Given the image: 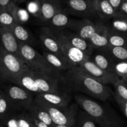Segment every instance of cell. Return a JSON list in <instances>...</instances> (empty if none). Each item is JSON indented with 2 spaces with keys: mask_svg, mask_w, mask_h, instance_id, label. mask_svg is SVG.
Here are the masks:
<instances>
[{
  "mask_svg": "<svg viewBox=\"0 0 127 127\" xmlns=\"http://www.w3.org/2000/svg\"><path fill=\"white\" fill-rule=\"evenodd\" d=\"M2 90L15 111H27L33 104L35 97L27 89L16 84L7 86Z\"/></svg>",
  "mask_w": 127,
  "mask_h": 127,
  "instance_id": "cell-7",
  "label": "cell"
},
{
  "mask_svg": "<svg viewBox=\"0 0 127 127\" xmlns=\"http://www.w3.org/2000/svg\"><path fill=\"white\" fill-rule=\"evenodd\" d=\"M114 94L124 100H127V85L122 79H119L114 84Z\"/></svg>",
  "mask_w": 127,
  "mask_h": 127,
  "instance_id": "cell-32",
  "label": "cell"
},
{
  "mask_svg": "<svg viewBox=\"0 0 127 127\" xmlns=\"http://www.w3.org/2000/svg\"><path fill=\"white\" fill-rule=\"evenodd\" d=\"M1 93H2V89H1V88H0V96H1Z\"/></svg>",
  "mask_w": 127,
  "mask_h": 127,
  "instance_id": "cell-43",
  "label": "cell"
},
{
  "mask_svg": "<svg viewBox=\"0 0 127 127\" xmlns=\"http://www.w3.org/2000/svg\"><path fill=\"white\" fill-rule=\"evenodd\" d=\"M31 118H32V121H33V124H34L35 127H49L48 125H46L45 124H44V123L42 122L37 120V119L31 116Z\"/></svg>",
  "mask_w": 127,
  "mask_h": 127,
  "instance_id": "cell-39",
  "label": "cell"
},
{
  "mask_svg": "<svg viewBox=\"0 0 127 127\" xmlns=\"http://www.w3.org/2000/svg\"><path fill=\"white\" fill-rule=\"evenodd\" d=\"M27 112L31 116L43 122L49 127H53L55 125L48 113L35 101Z\"/></svg>",
  "mask_w": 127,
  "mask_h": 127,
  "instance_id": "cell-24",
  "label": "cell"
},
{
  "mask_svg": "<svg viewBox=\"0 0 127 127\" xmlns=\"http://www.w3.org/2000/svg\"><path fill=\"white\" fill-rule=\"evenodd\" d=\"M89 59L105 71L115 74L114 66L116 63L106 53L98 51L96 53H93L91 55Z\"/></svg>",
  "mask_w": 127,
  "mask_h": 127,
  "instance_id": "cell-21",
  "label": "cell"
},
{
  "mask_svg": "<svg viewBox=\"0 0 127 127\" xmlns=\"http://www.w3.org/2000/svg\"><path fill=\"white\" fill-rule=\"evenodd\" d=\"M117 15L127 17V0H123L120 9Z\"/></svg>",
  "mask_w": 127,
  "mask_h": 127,
  "instance_id": "cell-36",
  "label": "cell"
},
{
  "mask_svg": "<svg viewBox=\"0 0 127 127\" xmlns=\"http://www.w3.org/2000/svg\"><path fill=\"white\" fill-rule=\"evenodd\" d=\"M114 71L115 74L127 85V62L115 63Z\"/></svg>",
  "mask_w": 127,
  "mask_h": 127,
  "instance_id": "cell-34",
  "label": "cell"
},
{
  "mask_svg": "<svg viewBox=\"0 0 127 127\" xmlns=\"http://www.w3.org/2000/svg\"><path fill=\"white\" fill-rule=\"evenodd\" d=\"M27 1H28V0H17V4L22 3V2H24Z\"/></svg>",
  "mask_w": 127,
  "mask_h": 127,
  "instance_id": "cell-41",
  "label": "cell"
},
{
  "mask_svg": "<svg viewBox=\"0 0 127 127\" xmlns=\"http://www.w3.org/2000/svg\"><path fill=\"white\" fill-rule=\"evenodd\" d=\"M53 127H68V126H66V125H56V124H55L54 125H53Z\"/></svg>",
  "mask_w": 127,
  "mask_h": 127,
  "instance_id": "cell-40",
  "label": "cell"
},
{
  "mask_svg": "<svg viewBox=\"0 0 127 127\" xmlns=\"http://www.w3.org/2000/svg\"><path fill=\"white\" fill-rule=\"evenodd\" d=\"M3 122L5 127H35L32 118L27 111L12 113Z\"/></svg>",
  "mask_w": 127,
  "mask_h": 127,
  "instance_id": "cell-18",
  "label": "cell"
},
{
  "mask_svg": "<svg viewBox=\"0 0 127 127\" xmlns=\"http://www.w3.org/2000/svg\"><path fill=\"white\" fill-rule=\"evenodd\" d=\"M113 97L115 99V101L117 103L118 105L119 106V107L120 108V110H122V112H123V114H124L126 118L127 119V100H124V99H121V98L119 97V96H117V95L114 94L113 95Z\"/></svg>",
  "mask_w": 127,
  "mask_h": 127,
  "instance_id": "cell-35",
  "label": "cell"
},
{
  "mask_svg": "<svg viewBox=\"0 0 127 127\" xmlns=\"http://www.w3.org/2000/svg\"><path fill=\"white\" fill-rule=\"evenodd\" d=\"M40 3V16L39 21L47 24L57 12L64 9L63 0H39Z\"/></svg>",
  "mask_w": 127,
  "mask_h": 127,
  "instance_id": "cell-14",
  "label": "cell"
},
{
  "mask_svg": "<svg viewBox=\"0 0 127 127\" xmlns=\"http://www.w3.org/2000/svg\"><path fill=\"white\" fill-rule=\"evenodd\" d=\"M60 31H61L64 38L73 47L83 51L89 57H91V55L94 53V48L92 47L88 40L82 38L76 33L68 29Z\"/></svg>",
  "mask_w": 127,
  "mask_h": 127,
  "instance_id": "cell-15",
  "label": "cell"
},
{
  "mask_svg": "<svg viewBox=\"0 0 127 127\" xmlns=\"http://www.w3.org/2000/svg\"><path fill=\"white\" fill-rule=\"evenodd\" d=\"M76 103L100 127H125L122 119L106 103H100L86 95L75 94Z\"/></svg>",
  "mask_w": 127,
  "mask_h": 127,
  "instance_id": "cell-2",
  "label": "cell"
},
{
  "mask_svg": "<svg viewBox=\"0 0 127 127\" xmlns=\"http://www.w3.org/2000/svg\"><path fill=\"white\" fill-rule=\"evenodd\" d=\"M38 38L45 50L65 58L61 50L59 43L51 29L46 26L41 27L38 32Z\"/></svg>",
  "mask_w": 127,
  "mask_h": 127,
  "instance_id": "cell-13",
  "label": "cell"
},
{
  "mask_svg": "<svg viewBox=\"0 0 127 127\" xmlns=\"http://www.w3.org/2000/svg\"><path fill=\"white\" fill-rule=\"evenodd\" d=\"M100 52L110 56L115 63L127 62V47L109 46L107 48Z\"/></svg>",
  "mask_w": 127,
  "mask_h": 127,
  "instance_id": "cell-26",
  "label": "cell"
},
{
  "mask_svg": "<svg viewBox=\"0 0 127 127\" xmlns=\"http://www.w3.org/2000/svg\"><path fill=\"white\" fill-rule=\"evenodd\" d=\"M10 29L20 43L29 45L31 46L35 43V38L31 31L21 24H15Z\"/></svg>",
  "mask_w": 127,
  "mask_h": 127,
  "instance_id": "cell-23",
  "label": "cell"
},
{
  "mask_svg": "<svg viewBox=\"0 0 127 127\" xmlns=\"http://www.w3.org/2000/svg\"><path fill=\"white\" fill-rule=\"evenodd\" d=\"M52 31L59 43L62 53L73 66H79L83 62L90 58L83 51L71 45L64 38L60 30L52 29Z\"/></svg>",
  "mask_w": 127,
  "mask_h": 127,
  "instance_id": "cell-9",
  "label": "cell"
},
{
  "mask_svg": "<svg viewBox=\"0 0 127 127\" xmlns=\"http://www.w3.org/2000/svg\"><path fill=\"white\" fill-rule=\"evenodd\" d=\"M94 120L84 110L78 111L76 117V124L78 127H97Z\"/></svg>",
  "mask_w": 127,
  "mask_h": 127,
  "instance_id": "cell-30",
  "label": "cell"
},
{
  "mask_svg": "<svg viewBox=\"0 0 127 127\" xmlns=\"http://www.w3.org/2000/svg\"><path fill=\"white\" fill-rule=\"evenodd\" d=\"M37 95L49 104L58 107H67L70 105L71 97L69 91L65 89L60 92H52Z\"/></svg>",
  "mask_w": 127,
  "mask_h": 127,
  "instance_id": "cell-16",
  "label": "cell"
},
{
  "mask_svg": "<svg viewBox=\"0 0 127 127\" xmlns=\"http://www.w3.org/2000/svg\"><path fill=\"white\" fill-rule=\"evenodd\" d=\"M42 55L51 66L60 74L74 67L66 59L47 50L43 51Z\"/></svg>",
  "mask_w": 127,
  "mask_h": 127,
  "instance_id": "cell-19",
  "label": "cell"
},
{
  "mask_svg": "<svg viewBox=\"0 0 127 127\" xmlns=\"http://www.w3.org/2000/svg\"><path fill=\"white\" fill-rule=\"evenodd\" d=\"M12 2H16V3L17 4V0H12Z\"/></svg>",
  "mask_w": 127,
  "mask_h": 127,
  "instance_id": "cell-42",
  "label": "cell"
},
{
  "mask_svg": "<svg viewBox=\"0 0 127 127\" xmlns=\"http://www.w3.org/2000/svg\"><path fill=\"white\" fill-rule=\"evenodd\" d=\"M108 1H109L110 4L114 7V9L117 12V14L119 9H120V7L121 6L123 0H108Z\"/></svg>",
  "mask_w": 127,
  "mask_h": 127,
  "instance_id": "cell-37",
  "label": "cell"
},
{
  "mask_svg": "<svg viewBox=\"0 0 127 127\" xmlns=\"http://www.w3.org/2000/svg\"><path fill=\"white\" fill-rule=\"evenodd\" d=\"M107 26L113 31L127 34V17L116 15Z\"/></svg>",
  "mask_w": 127,
  "mask_h": 127,
  "instance_id": "cell-29",
  "label": "cell"
},
{
  "mask_svg": "<svg viewBox=\"0 0 127 127\" xmlns=\"http://www.w3.org/2000/svg\"><path fill=\"white\" fill-rule=\"evenodd\" d=\"M60 81L69 91L79 92L101 101H106L114 95V91L109 86L96 81L78 66L62 73Z\"/></svg>",
  "mask_w": 127,
  "mask_h": 127,
  "instance_id": "cell-1",
  "label": "cell"
},
{
  "mask_svg": "<svg viewBox=\"0 0 127 127\" xmlns=\"http://www.w3.org/2000/svg\"><path fill=\"white\" fill-rule=\"evenodd\" d=\"M95 7L102 22L110 21L117 15V12L108 0H95Z\"/></svg>",
  "mask_w": 127,
  "mask_h": 127,
  "instance_id": "cell-22",
  "label": "cell"
},
{
  "mask_svg": "<svg viewBox=\"0 0 127 127\" xmlns=\"http://www.w3.org/2000/svg\"><path fill=\"white\" fill-rule=\"evenodd\" d=\"M12 0H0V11L2 10L7 9Z\"/></svg>",
  "mask_w": 127,
  "mask_h": 127,
  "instance_id": "cell-38",
  "label": "cell"
},
{
  "mask_svg": "<svg viewBox=\"0 0 127 127\" xmlns=\"http://www.w3.org/2000/svg\"><path fill=\"white\" fill-rule=\"evenodd\" d=\"M27 66L14 55L6 52L0 45V79L14 83Z\"/></svg>",
  "mask_w": 127,
  "mask_h": 127,
  "instance_id": "cell-6",
  "label": "cell"
},
{
  "mask_svg": "<svg viewBox=\"0 0 127 127\" xmlns=\"http://www.w3.org/2000/svg\"><path fill=\"white\" fill-rule=\"evenodd\" d=\"M34 101L48 113L55 124L76 127L79 106L76 103L67 107L56 106L49 104L37 95L35 97Z\"/></svg>",
  "mask_w": 127,
  "mask_h": 127,
  "instance_id": "cell-4",
  "label": "cell"
},
{
  "mask_svg": "<svg viewBox=\"0 0 127 127\" xmlns=\"http://www.w3.org/2000/svg\"><path fill=\"white\" fill-rule=\"evenodd\" d=\"M7 9L14 17L17 23L23 24L28 22L29 20L30 19L31 15L27 11V9L20 8L19 7H18L16 2H11Z\"/></svg>",
  "mask_w": 127,
  "mask_h": 127,
  "instance_id": "cell-27",
  "label": "cell"
},
{
  "mask_svg": "<svg viewBox=\"0 0 127 127\" xmlns=\"http://www.w3.org/2000/svg\"><path fill=\"white\" fill-rule=\"evenodd\" d=\"M108 39L109 45L112 47H127V34L113 31L109 26Z\"/></svg>",
  "mask_w": 127,
  "mask_h": 127,
  "instance_id": "cell-25",
  "label": "cell"
},
{
  "mask_svg": "<svg viewBox=\"0 0 127 127\" xmlns=\"http://www.w3.org/2000/svg\"><path fill=\"white\" fill-rule=\"evenodd\" d=\"M26 9L31 16L39 19L40 16V3L39 0H31L27 3Z\"/></svg>",
  "mask_w": 127,
  "mask_h": 127,
  "instance_id": "cell-33",
  "label": "cell"
},
{
  "mask_svg": "<svg viewBox=\"0 0 127 127\" xmlns=\"http://www.w3.org/2000/svg\"><path fill=\"white\" fill-rule=\"evenodd\" d=\"M64 10L68 14L83 19H99L95 7V0H63Z\"/></svg>",
  "mask_w": 127,
  "mask_h": 127,
  "instance_id": "cell-8",
  "label": "cell"
},
{
  "mask_svg": "<svg viewBox=\"0 0 127 127\" xmlns=\"http://www.w3.org/2000/svg\"><path fill=\"white\" fill-rule=\"evenodd\" d=\"M88 41L94 50L102 51L107 48L110 46L108 39L107 25L102 22L99 29Z\"/></svg>",
  "mask_w": 127,
  "mask_h": 127,
  "instance_id": "cell-17",
  "label": "cell"
},
{
  "mask_svg": "<svg viewBox=\"0 0 127 127\" xmlns=\"http://www.w3.org/2000/svg\"><path fill=\"white\" fill-rule=\"evenodd\" d=\"M20 54L29 68L34 71L60 79V73L52 68L45 59L43 55L38 53L32 46L20 43Z\"/></svg>",
  "mask_w": 127,
  "mask_h": 127,
  "instance_id": "cell-5",
  "label": "cell"
},
{
  "mask_svg": "<svg viewBox=\"0 0 127 127\" xmlns=\"http://www.w3.org/2000/svg\"><path fill=\"white\" fill-rule=\"evenodd\" d=\"M0 42L1 46L4 50L14 55L24 62L20 54V43L11 29L0 27Z\"/></svg>",
  "mask_w": 127,
  "mask_h": 127,
  "instance_id": "cell-12",
  "label": "cell"
},
{
  "mask_svg": "<svg viewBox=\"0 0 127 127\" xmlns=\"http://www.w3.org/2000/svg\"><path fill=\"white\" fill-rule=\"evenodd\" d=\"M78 67L94 79L105 85H114L120 79L115 73H109L99 68L89 58Z\"/></svg>",
  "mask_w": 127,
  "mask_h": 127,
  "instance_id": "cell-10",
  "label": "cell"
},
{
  "mask_svg": "<svg viewBox=\"0 0 127 127\" xmlns=\"http://www.w3.org/2000/svg\"><path fill=\"white\" fill-rule=\"evenodd\" d=\"M14 111L15 110L12 107V104L2 89V93L0 96V120L3 121L13 113Z\"/></svg>",
  "mask_w": 127,
  "mask_h": 127,
  "instance_id": "cell-28",
  "label": "cell"
},
{
  "mask_svg": "<svg viewBox=\"0 0 127 127\" xmlns=\"http://www.w3.org/2000/svg\"><path fill=\"white\" fill-rule=\"evenodd\" d=\"M101 22L102 21L95 22L89 19H73L68 29L82 38L89 40L99 29Z\"/></svg>",
  "mask_w": 127,
  "mask_h": 127,
  "instance_id": "cell-11",
  "label": "cell"
},
{
  "mask_svg": "<svg viewBox=\"0 0 127 127\" xmlns=\"http://www.w3.org/2000/svg\"><path fill=\"white\" fill-rule=\"evenodd\" d=\"M73 19L70 18L69 14L63 9L57 12L47 24L46 27L53 30L68 29Z\"/></svg>",
  "mask_w": 127,
  "mask_h": 127,
  "instance_id": "cell-20",
  "label": "cell"
},
{
  "mask_svg": "<svg viewBox=\"0 0 127 127\" xmlns=\"http://www.w3.org/2000/svg\"><path fill=\"white\" fill-rule=\"evenodd\" d=\"M13 84L22 87L35 95L66 89L62 86L60 79L34 71L28 67L16 78Z\"/></svg>",
  "mask_w": 127,
  "mask_h": 127,
  "instance_id": "cell-3",
  "label": "cell"
},
{
  "mask_svg": "<svg viewBox=\"0 0 127 127\" xmlns=\"http://www.w3.org/2000/svg\"><path fill=\"white\" fill-rule=\"evenodd\" d=\"M17 23L14 17L7 9L0 11V27L11 28Z\"/></svg>",
  "mask_w": 127,
  "mask_h": 127,
  "instance_id": "cell-31",
  "label": "cell"
}]
</instances>
